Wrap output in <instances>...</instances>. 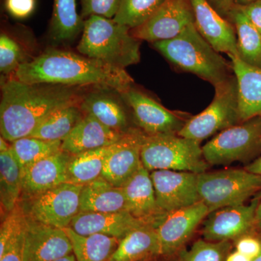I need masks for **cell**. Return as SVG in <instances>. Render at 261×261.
Here are the masks:
<instances>
[{
	"mask_svg": "<svg viewBox=\"0 0 261 261\" xmlns=\"http://www.w3.org/2000/svg\"><path fill=\"white\" fill-rule=\"evenodd\" d=\"M81 100L75 87L4 79L0 103L1 137L10 142L29 137L50 113Z\"/></svg>",
	"mask_w": 261,
	"mask_h": 261,
	"instance_id": "1",
	"label": "cell"
},
{
	"mask_svg": "<svg viewBox=\"0 0 261 261\" xmlns=\"http://www.w3.org/2000/svg\"><path fill=\"white\" fill-rule=\"evenodd\" d=\"M13 78L28 84L66 87L96 85L120 92L132 86L126 70L118 69L81 54L48 49L20 65Z\"/></svg>",
	"mask_w": 261,
	"mask_h": 261,
	"instance_id": "2",
	"label": "cell"
},
{
	"mask_svg": "<svg viewBox=\"0 0 261 261\" xmlns=\"http://www.w3.org/2000/svg\"><path fill=\"white\" fill-rule=\"evenodd\" d=\"M152 45L176 69L193 73L214 87L233 74L231 61L223 58L202 37L195 24L177 37Z\"/></svg>",
	"mask_w": 261,
	"mask_h": 261,
	"instance_id": "3",
	"label": "cell"
},
{
	"mask_svg": "<svg viewBox=\"0 0 261 261\" xmlns=\"http://www.w3.org/2000/svg\"><path fill=\"white\" fill-rule=\"evenodd\" d=\"M141 41L130 29L113 19L92 15L84 19L77 50L80 54L118 69L126 70L140 61Z\"/></svg>",
	"mask_w": 261,
	"mask_h": 261,
	"instance_id": "4",
	"label": "cell"
},
{
	"mask_svg": "<svg viewBox=\"0 0 261 261\" xmlns=\"http://www.w3.org/2000/svg\"><path fill=\"white\" fill-rule=\"evenodd\" d=\"M141 160L149 171L170 170L200 174L206 172L209 165L204 159L200 142L178 134L145 135Z\"/></svg>",
	"mask_w": 261,
	"mask_h": 261,
	"instance_id": "5",
	"label": "cell"
},
{
	"mask_svg": "<svg viewBox=\"0 0 261 261\" xmlns=\"http://www.w3.org/2000/svg\"><path fill=\"white\" fill-rule=\"evenodd\" d=\"M215 88L214 99L199 114L187 120L178 135L202 142L219 132L242 123L238 80L234 74Z\"/></svg>",
	"mask_w": 261,
	"mask_h": 261,
	"instance_id": "6",
	"label": "cell"
},
{
	"mask_svg": "<svg viewBox=\"0 0 261 261\" xmlns=\"http://www.w3.org/2000/svg\"><path fill=\"white\" fill-rule=\"evenodd\" d=\"M201 202L209 214L215 211L243 205L261 190V176L246 169H226L197 175Z\"/></svg>",
	"mask_w": 261,
	"mask_h": 261,
	"instance_id": "7",
	"label": "cell"
},
{
	"mask_svg": "<svg viewBox=\"0 0 261 261\" xmlns=\"http://www.w3.org/2000/svg\"><path fill=\"white\" fill-rule=\"evenodd\" d=\"M83 187L65 182L40 193L22 196L19 204L29 219L55 227H69L80 212Z\"/></svg>",
	"mask_w": 261,
	"mask_h": 261,
	"instance_id": "8",
	"label": "cell"
},
{
	"mask_svg": "<svg viewBox=\"0 0 261 261\" xmlns=\"http://www.w3.org/2000/svg\"><path fill=\"white\" fill-rule=\"evenodd\" d=\"M261 148V117H254L215 135L202 146L206 162L225 166L242 161Z\"/></svg>",
	"mask_w": 261,
	"mask_h": 261,
	"instance_id": "9",
	"label": "cell"
},
{
	"mask_svg": "<svg viewBox=\"0 0 261 261\" xmlns=\"http://www.w3.org/2000/svg\"><path fill=\"white\" fill-rule=\"evenodd\" d=\"M118 93L132 110L136 123L145 135L178 134L187 121L132 86Z\"/></svg>",
	"mask_w": 261,
	"mask_h": 261,
	"instance_id": "10",
	"label": "cell"
},
{
	"mask_svg": "<svg viewBox=\"0 0 261 261\" xmlns=\"http://www.w3.org/2000/svg\"><path fill=\"white\" fill-rule=\"evenodd\" d=\"M192 24L195 15L191 0H166L147 21L130 29V34L152 44L177 37Z\"/></svg>",
	"mask_w": 261,
	"mask_h": 261,
	"instance_id": "11",
	"label": "cell"
},
{
	"mask_svg": "<svg viewBox=\"0 0 261 261\" xmlns=\"http://www.w3.org/2000/svg\"><path fill=\"white\" fill-rule=\"evenodd\" d=\"M197 173L157 170L150 176L160 210L164 214L201 202Z\"/></svg>",
	"mask_w": 261,
	"mask_h": 261,
	"instance_id": "12",
	"label": "cell"
},
{
	"mask_svg": "<svg viewBox=\"0 0 261 261\" xmlns=\"http://www.w3.org/2000/svg\"><path fill=\"white\" fill-rule=\"evenodd\" d=\"M72 253L71 243L63 228L27 218L23 261H55Z\"/></svg>",
	"mask_w": 261,
	"mask_h": 261,
	"instance_id": "13",
	"label": "cell"
},
{
	"mask_svg": "<svg viewBox=\"0 0 261 261\" xmlns=\"http://www.w3.org/2000/svg\"><path fill=\"white\" fill-rule=\"evenodd\" d=\"M259 195L249 205L223 207L211 213L204 224V240L211 242H226L247 234L255 228V216Z\"/></svg>",
	"mask_w": 261,
	"mask_h": 261,
	"instance_id": "14",
	"label": "cell"
},
{
	"mask_svg": "<svg viewBox=\"0 0 261 261\" xmlns=\"http://www.w3.org/2000/svg\"><path fill=\"white\" fill-rule=\"evenodd\" d=\"M208 214L202 202L166 214L157 226L161 255H172L179 250Z\"/></svg>",
	"mask_w": 261,
	"mask_h": 261,
	"instance_id": "15",
	"label": "cell"
},
{
	"mask_svg": "<svg viewBox=\"0 0 261 261\" xmlns=\"http://www.w3.org/2000/svg\"><path fill=\"white\" fill-rule=\"evenodd\" d=\"M162 219H140L128 211L116 213L80 212L71 221L69 227L75 232L82 235L99 233L121 240L136 228L149 224L159 226Z\"/></svg>",
	"mask_w": 261,
	"mask_h": 261,
	"instance_id": "16",
	"label": "cell"
},
{
	"mask_svg": "<svg viewBox=\"0 0 261 261\" xmlns=\"http://www.w3.org/2000/svg\"><path fill=\"white\" fill-rule=\"evenodd\" d=\"M145 134L130 128L108 156L101 177L114 186L123 187L142 166L141 149Z\"/></svg>",
	"mask_w": 261,
	"mask_h": 261,
	"instance_id": "17",
	"label": "cell"
},
{
	"mask_svg": "<svg viewBox=\"0 0 261 261\" xmlns=\"http://www.w3.org/2000/svg\"><path fill=\"white\" fill-rule=\"evenodd\" d=\"M195 25L202 37L216 51L228 56H238V41L234 27L216 11L207 0H191Z\"/></svg>",
	"mask_w": 261,
	"mask_h": 261,
	"instance_id": "18",
	"label": "cell"
},
{
	"mask_svg": "<svg viewBox=\"0 0 261 261\" xmlns=\"http://www.w3.org/2000/svg\"><path fill=\"white\" fill-rule=\"evenodd\" d=\"M70 155L61 150L23 169L21 197L40 193L65 183Z\"/></svg>",
	"mask_w": 261,
	"mask_h": 261,
	"instance_id": "19",
	"label": "cell"
},
{
	"mask_svg": "<svg viewBox=\"0 0 261 261\" xmlns=\"http://www.w3.org/2000/svg\"><path fill=\"white\" fill-rule=\"evenodd\" d=\"M125 133L111 129L92 115L84 113L83 118L62 142V150L76 154L107 147L121 140Z\"/></svg>",
	"mask_w": 261,
	"mask_h": 261,
	"instance_id": "20",
	"label": "cell"
},
{
	"mask_svg": "<svg viewBox=\"0 0 261 261\" xmlns=\"http://www.w3.org/2000/svg\"><path fill=\"white\" fill-rule=\"evenodd\" d=\"M128 203V211L140 219L161 220L166 216L160 210L150 173L143 165L121 187Z\"/></svg>",
	"mask_w": 261,
	"mask_h": 261,
	"instance_id": "21",
	"label": "cell"
},
{
	"mask_svg": "<svg viewBox=\"0 0 261 261\" xmlns=\"http://www.w3.org/2000/svg\"><path fill=\"white\" fill-rule=\"evenodd\" d=\"M238 80L239 107L242 122L261 117V69L244 63L238 56H228Z\"/></svg>",
	"mask_w": 261,
	"mask_h": 261,
	"instance_id": "22",
	"label": "cell"
},
{
	"mask_svg": "<svg viewBox=\"0 0 261 261\" xmlns=\"http://www.w3.org/2000/svg\"><path fill=\"white\" fill-rule=\"evenodd\" d=\"M128 211L123 188L102 177L84 185L80 196V212L116 213Z\"/></svg>",
	"mask_w": 261,
	"mask_h": 261,
	"instance_id": "23",
	"label": "cell"
},
{
	"mask_svg": "<svg viewBox=\"0 0 261 261\" xmlns=\"http://www.w3.org/2000/svg\"><path fill=\"white\" fill-rule=\"evenodd\" d=\"M84 113L92 115L105 126L119 133H125L128 121L126 110L121 101L112 94L92 92L82 98L80 103Z\"/></svg>",
	"mask_w": 261,
	"mask_h": 261,
	"instance_id": "24",
	"label": "cell"
},
{
	"mask_svg": "<svg viewBox=\"0 0 261 261\" xmlns=\"http://www.w3.org/2000/svg\"><path fill=\"white\" fill-rule=\"evenodd\" d=\"M157 225L133 230L120 240L111 261H141L161 255Z\"/></svg>",
	"mask_w": 261,
	"mask_h": 261,
	"instance_id": "25",
	"label": "cell"
},
{
	"mask_svg": "<svg viewBox=\"0 0 261 261\" xmlns=\"http://www.w3.org/2000/svg\"><path fill=\"white\" fill-rule=\"evenodd\" d=\"M118 142L107 147L71 154L67 167V183L84 186L101 178L106 160L116 148Z\"/></svg>",
	"mask_w": 261,
	"mask_h": 261,
	"instance_id": "26",
	"label": "cell"
},
{
	"mask_svg": "<svg viewBox=\"0 0 261 261\" xmlns=\"http://www.w3.org/2000/svg\"><path fill=\"white\" fill-rule=\"evenodd\" d=\"M227 20L237 34L238 57L244 63L261 69V35L238 5H235Z\"/></svg>",
	"mask_w": 261,
	"mask_h": 261,
	"instance_id": "27",
	"label": "cell"
},
{
	"mask_svg": "<svg viewBox=\"0 0 261 261\" xmlns=\"http://www.w3.org/2000/svg\"><path fill=\"white\" fill-rule=\"evenodd\" d=\"M22 170L11 147L0 152V202L2 216H6L20 202L22 194Z\"/></svg>",
	"mask_w": 261,
	"mask_h": 261,
	"instance_id": "28",
	"label": "cell"
},
{
	"mask_svg": "<svg viewBox=\"0 0 261 261\" xmlns=\"http://www.w3.org/2000/svg\"><path fill=\"white\" fill-rule=\"evenodd\" d=\"M77 261H111L120 240L107 235H82L70 227L64 228Z\"/></svg>",
	"mask_w": 261,
	"mask_h": 261,
	"instance_id": "29",
	"label": "cell"
},
{
	"mask_svg": "<svg viewBox=\"0 0 261 261\" xmlns=\"http://www.w3.org/2000/svg\"><path fill=\"white\" fill-rule=\"evenodd\" d=\"M84 20L77 13L75 0H54L49 34L56 43L70 42L83 32Z\"/></svg>",
	"mask_w": 261,
	"mask_h": 261,
	"instance_id": "30",
	"label": "cell"
},
{
	"mask_svg": "<svg viewBox=\"0 0 261 261\" xmlns=\"http://www.w3.org/2000/svg\"><path fill=\"white\" fill-rule=\"evenodd\" d=\"M84 116L79 103L68 105L46 117L29 137L63 142Z\"/></svg>",
	"mask_w": 261,
	"mask_h": 261,
	"instance_id": "31",
	"label": "cell"
},
{
	"mask_svg": "<svg viewBox=\"0 0 261 261\" xmlns=\"http://www.w3.org/2000/svg\"><path fill=\"white\" fill-rule=\"evenodd\" d=\"M61 141H49L27 137L11 142L12 151L22 170L62 150Z\"/></svg>",
	"mask_w": 261,
	"mask_h": 261,
	"instance_id": "32",
	"label": "cell"
},
{
	"mask_svg": "<svg viewBox=\"0 0 261 261\" xmlns=\"http://www.w3.org/2000/svg\"><path fill=\"white\" fill-rule=\"evenodd\" d=\"M166 0H121L113 20L130 29L147 21Z\"/></svg>",
	"mask_w": 261,
	"mask_h": 261,
	"instance_id": "33",
	"label": "cell"
},
{
	"mask_svg": "<svg viewBox=\"0 0 261 261\" xmlns=\"http://www.w3.org/2000/svg\"><path fill=\"white\" fill-rule=\"evenodd\" d=\"M230 249L229 242L199 240L190 250L182 252L180 261H225Z\"/></svg>",
	"mask_w": 261,
	"mask_h": 261,
	"instance_id": "34",
	"label": "cell"
},
{
	"mask_svg": "<svg viewBox=\"0 0 261 261\" xmlns=\"http://www.w3.org/2000/svg\"><path fill=\"white\" fill-rule=\"evenodd\" d=\"M23 49L13 38L5 33L0 36V71L2 75L14 74L19 67L25 63Z\"/></svg>",
	"mask_w": 261,
	"mask_h": 261,
	"instance_id": "35",
	"label": "cell"
},
{
	"mask_svg": "<svg viewBox=\"0 0 261 261\" xmlns=\"http://www.w3.org/2000/svg\"><path fill=\"white\" fill-rule=\"evenodd\" d=\"M25 221L27 218L19 203L3 218L0 227V255L4 252L17 231L25 224Z\"/></svg>",
	"mask_w": 261,
	"mask_h": 261,
	"instance_id": "36",
	"label": "cell"
},
{
	"mask_svg": "<svg viewBox=\"0 0 261 261\" xmlns=\"http://www.w3.org/2000/svg\"><path fill=\"white\" fill-rule=\"evenodd\" d=\"M121 0H81V17L86 19L92 15H99L113 19L119 9Z\"/></svg>",
	"mask_w": 261,
	"mask_h": 261,
	"instance_id": "37",
	"label": "cell"
},
{
	"mask_svg": "<svg viewBox=\"0 0 261 261\" xmlns=\"http://www.w3.org/2000/svg\"><path fill=\"white\" fill-rule=\"evenodd\" d=\"M25 223L11 239L4 252L0 255V261H23Z\"/></svg>",
	"mask_w": 261,
	"mask_h": 261,
	"instance_id": "38",
	"label": "cell"
},
{
	"mask_svg": "<svg viewBox=\"0 0 261 261\" xmlns=\"http://www.w3.org/2000/svg\"><path fill=\"white\" fill-rule=\"evenodd\" d=\"M35 0H5L7 11L15 18H25L32 14L35 8Z\"/></svg>",
	"mask_w": 261,
	"mask_h": 261,
	"instance_id": "39",
	"label": "cell"
},
{
	"mask_svg": "<svg viewBox=\"0 0 261 261\" xmlns=\"http://www.w3.org/2000/svg\"><path fill=\"white\" fill-rule=\"evenodd\" d=\"M236 249L238 252L254 260L260 254L261 240L247 233L238 239Z\"/></svg>",
	"mask_w": 261,
	"mask_h": 261,
	"instance_id": "40",
	"label": "cell"
},
{
	"mask_svg": "<svg viewBox=\"0 0 261 261\" xmlns=\"http://www.w3.org/2000/svg\"><path fill=\"white\" fill-rule=\"evenodd\" d=\"M238 6L261 35V0Z\"/></svg>",
	"mask_w": 261,
	"mask_h": 261,
	"instance_id": "41",
	"label": "cell"
},
{
	"mask_svg": "<svg viewBox=\"0 0 261 261\" xmlns=\"http://www.w3.org/2000/svg\"><path fill=\"white\" fill-rule=\"evenodd\" d=\"M221 16L227 19L230 11L235 5V0H207Z\"/></svg>",
	"mask_w": 261,
	"mask_h": 261,
	"instance_id": "42",
	"label": "cell"
},
{
	"mask_svg": "<svg viewBox=\"0 0 261 261\" xmlns=\"http://www.w3.org/2000/svg\"><path fill=\"white\" fill-rule=\"evenodd\" d=\"M245 169L250 172L261 176V156L247 166Z\"/></svg>",
	"mask_w": 261,
	"mask_h": 261,
	"instance_id": "43",
	"label": "cell"
},
{
	"mask_svg": "<svg viewBox=\"0 0 261 261\" xmlns=\"http://www.w3.org/2000/svg\"><path fill=\"white\" fill-rule=\"evenodd\" d=\"M252 259L250 257L246 256L241 252L236 250L235 252L228 253L225 261H252Z\"/></svg>",
	"mask_w": 261,
	"mask_h": 261,
	"instance_id": "44",
	"label": "cell"
},
{
	"mask_svg": "<svg viewBox=\"0 0 261 261\" xmlns=\"http://www.w3.org/2000/svg\"><path fill=\"white\" fill-rule=\"evenodd\" d=\"M255 228L261 231V193L259 195L258 203L255 211Z\"/></svg>",
	"mask_w": 261,
	"mask_h": 261,
	"instance_id": "45",
	"label": "cell"
},
{
	"mask_svg": "<svg viewBox=\"0 0 261 261\" xmlns=\"http://www.w3.org/2000/svg\"><path fill=\"white\" fill-rule=\"evenodd\" d=\"M8 141L5 140L3 137L0 138V152L8 150L10 148V145L8 143Z\"/></svg>",
	"mask_w": 261,
	"mask_h": 261,
	"instance_id": "46",
	"label": "cell"
},
{
	"mask_svg": "<svg viewBox=\"0 0 261 261\" xmlns=\"http://www.w3.org/2000/svg\"><path fill=\"white\" fill-rule=\"evenodd\" d=\"M55 261H77L75 258V255L73 253L70 254V255H66V256L61 257V258L58 259Z\"/></svg>",
	"mask_w": 261,
	"mask_h": 261,
	"instance_id": "47",
	"label": "cell"
},
{
	"mask_svg": "<svg viewBox=\"0 0 261 261\" xmlns=\"http://www.w3.org/2000/svg\"><path fill=\"white\" fill-rule=\"evenodd\" d=\"M255 1H260V0H235V5H245Z\"/></svg>",
	"mask_w": 261,
	"mask_h": 261,
	"instance_id": "48",
	"label": "cell"
},
{
	"mask_svg": "<svg viewBox=\"0 0 261 261\" xmlns=\"http://www.w3.org/2000/svg\"><path fill=\"white\" fill-rule=\"evenodd\" d=\"M252 261H261V252L260 255H259L257 257H255V258Z\"/></svg>",
	"mask_w": 261,
	"mask_h": 261,
	"instance_id": "49",
	"label": "cell"
}]
</instances>
